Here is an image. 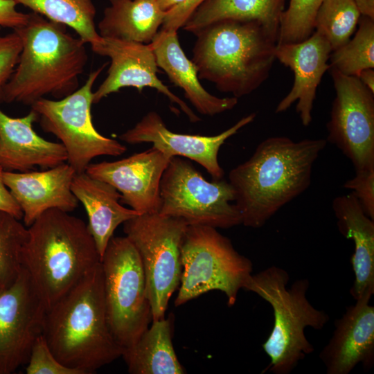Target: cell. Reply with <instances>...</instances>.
I'll list each match as a JSON object with an SVG mask.
<instances>
[{
  "instance_id": "cell-1",
  "label": "cell",
  "mask_w": 374,
  "mask_h": 374,
  "mask_svg": "<svg viewBox=\"0 0 374 374\" xmlns=\"http://www.w3.org/2000/svg\"><path fill=\"white\" fill-rule=\"evenodd\" d=\"M326 144L321 139L294 141L286 136L269 137L249 159L231 169L228 181L235 191L242 224L261 228L305 191L314 163Z\"/></svg>"
},
{
  "instance_id": "cell-2",
  "label": "cell",
  "mask_w": 374,
  "mask_h": 374,
  "mask_svg": "<svg viewBox=\"0 0 374 374\" xmlns=\"http://www.w3.org/2000/svg\"><path fill=\"white\" fill-rule=\"evenodd\" d=\"M42 335L62 364L82 374L122 356L107 322L100 262L46 310Z\"/></svg>"
},
{
  "instance_id": "cell-3",
  "label": "cell",
  "mask_w": 374,
  "mask_h": 374,
  "mask_svg": "<svg viewBox=\"0 0 374 374\" xmlns=\"http://www.w3.org/2000/svg\"><path fill=\"white\" fill-rule=\"evenodd\" d=\"M16 31L22 48L1 101L31 106L45 96L61 99L78 89L88 59L86 43L68 33L66 26L34 12Z\"/></svg>"
},
{
  "instance_id": "cell-4",
  "label": "cell",
  "mask_w": 374,
  "mask_h": 374,
  "mask_svg": "<svg viewBox=\"0 0 374 374\" xmlns=\"http://www.w3.org/2000/svg\"><path fill=\"white\" fill-rule=\"evenodd\" d=\"M100 262L87 224L69 212L48 210L28 227L21 265L46 310Z\"/></svg>"
},
{
  "instance_id": "cell-5",
  "label": "cell",
  "mask_w": 374,
  "mask_h": 374,
  "mask_svg": "<svg viewBox=\"0 0 374 374\" xmlns=\"http://www.w3.org/2000/svg\"><path fill=\"white\" fill-rule=\"evenodd\" d=\"M192 62L200 79L233 97L248 95L268 78L277 40L259 23L223 19L194 33Z\"/></svg>"
},
{
  "instance_id": "cell-6",
  "label": "cell",
  "mask_w": 374,
  "mask_h": 374,
  "mask_svg": "<svg viewBox=\"0 0 374 374\" xmlns=\"http://www.w3.org/2000/svg\"><path fill=\"white\" fill-rule=\"evenodd\" d=\"M288 272L271 266L251 274L243 290L252 292L271 307L274 325L262 347L270 359L264 371L290 374L314 347L307 339L305 329L321 330L329 321L328 314L316 309L307 298L310 283L298 279L290 287Z\"/></svg>"
},
{
  "instance_id": "cell-7",
  "label": "cell",
  "mask_w": 374,
  "mask_h": 374,
  "mask_svg": "<svg viewBox=\"0 0 374 374\" xmlns=\"http://www.w3.org/2000/svg\"><path fill=\"white\" fill-rule=\"evenodd\" d=\"M180 253L182 272L176 307L212 290L222 292L228 305L233 306L252 274L251 261L212 226L188 225Z\"/></svg>"
},
{
  "instance_id": "cell-8",
  "label": "cell",
  "mask_w": 374,
  "mask_h": 374,
  "mask_svg": "<svg viewBox=\"0 0 374 374\" xmlns=\"http://www.w3.org/2000/svg\"><path fill=\"white\" fill-rule=\"evenodd\" d=\"M109 330L123 349L133 346L152 321L139 255L126 237H112L100 259Z\"/></svg>"
},
{
  "instance_id": "cell-9",
  "label": "cell",
  "mask_w": 374,
  "mask_h": 374,
  "mask_svg": "<svg viewBox=\"0 0 374 374\" xmlns=\"http://www.w3.org/2000/svg\"><path fill=\"white\" fill-rule=\"evenodd\" d=\"M159 213L188 225L229 229L242 224L235 191L224 179L206 180L188 160L173 157L160 184Z\"/></svg>"
},
{
  "instance_id": "cell-10",
  "label": "cell",
  "mask_w": 374,
  "mask_h": 374,
  "mask_svg": "<svg viewBox=\"0 0 374 374\" xmlns=\"http://www.w3.org/2000/svg\"><path fill=\"white\" fill-rule=\"evenodd\" d=\"M187 226L180 218L159 213L139 215L123 223L125 236L142 263L152 321L165 318L169 300L180 284V247Z\"/></svg>"
},
{
  "instance_id": "cell-11",
  "label": "cell",
  "mask_w": 374,
  "mask_h": 374,
  "mask_svg": "<svg viewBox=\"0 0 374 374\" xmlns=\"http://www.w3.org/2000/svg\"><path fill=\"white\" fill-rule=\"evenodd\" d=\"M107 64L91 72L84 84L71 94L58 100L42 98L30 106L38 114L43 130L61 141L66 161L77 173L85 172L97 157H117L127 150L117 140L100 134L92 122V88Z\"/></svg>"
},
{
  "instance_id": "cell-12",
  "label": "cell",
  "mask_w": 374,
  "mask_h": 374,
  "mask_svg": "<svg viewBox=\"0 0 374 374\" xmlns=\"http://www.w3.org/2000/svg\"><path fill=\"white\" fill-rule=\"evenodd\" d=\"M335 89L326 141L351 161L355 172L374 168V93L355 76L330 69Z\"/></svg>"
},
{
  "instance_id": "cell-13",
  "label": "cell",
  "mask_w": 374,
  "mask_h": 374,
  "mask_svg": "<svg viewBox=\"0 0 374 374\" xmlns=\"http://www.w3.org/2000/svg\"><path fill=\"white\" fill-rule=\"evenodd\" d=\"M46 309L27 271L0 287V374L27 364L36 339L43 334Z\"/></svg>"
},
{
  "instance_id": "cell-14",
  "label": "cell",
  "mask_w": 374,
  "mask_h": 374,
  "mask_svg": "<svg viewBox=\"0 0 374 374\" xmlns=\"http://www.w3.org/2000/svg\"><path fill=\"white\" fill-rule=\"evenodd\" d=\"M91 48L95 53L111 60L106 78L93 93V104L124 87H134L139 92L151 87L177 104L190 122L199 121L189 106L157 77L158 66L150 44L101 37Z\"/></svg>"
},
{
  "instance_id": "cell-15",
  "label": "cell",
  "mask_w": 374,
  "mask_h": 374,
  "mask_svg": "<svg viewBox=\"0 0 374 374\" xmlns=\"http://www.w3.org/2000/svg\"><path fill=\"white\" fill-rule=\"evenodd\" d=\"M171 158L152 147L120 160L90 163L85 172L114 186L122 202L140 215L154 213L160 208L161 180Z\"/></svg>"
},
{
  "instance_id": "cell-16",
  "label": "cell",
  "mask_w": 374,
  "mask_h": 374,
  "mask_svg": "<svg viewBox=\"0 0 374 374\" xmlns=\"http://www.w3.org/2000/svg\"><path fill=\"white\" fill-rule=\"evenodd\" d=\"M250 114L235 124L214 136L184 134L170 130L156 112L146 114L132 128L119 136L130 144L151 143L152 147L170 157H185L206 169L213 179H221L224 172L218 162V152L225 141L256 118Z\"/></svg>"
},
{
  "instance_id": "cell-17",
  "label": "cell",
  "mask_w": 374,
  "mask_h": 374,
  "mask_svg": "<svg viewBox=\"0 0 374 374\" xmlns=\"http://www.w3.org/2000/svg\"><path fill=\"white\" fill-rule=\"evenodd\" d=\"M332 51L328 42L317 31L300 42L276 44V59L293 71L294 79L291 90L276 106V113L285 112L297 102L296 110L303 125L311 123L317 89L330 68L328 61Z\"/></svg>"
},
{
  "instance_id": "cell-18",
  "label": "cell",
  "mask_w": 374,
  "mask_h": 374,
  "mask_svg": "<svg viewBox=\"0 0 374 374\" xmlns=\"http://www.w3.org/2000/svg\"><path fill=\"white\" fill-rule=\"evenodd\" d=\"M366 293L336 320L328 344L319 353L327 374H348L359 363L370 369L374 363V307Z\"/></svg>"
},
{
  "instance_id": "cell-19",
  "label": "cell",
  "mask_w": 374,
  "mask_h": 374,
  "mask_svg": "<svg viewBox=\"0 0 374 374\" xmlns=\"http://www.w3.org/2000/svg\"><path fill=\"white\" fill-rule=\"evenodd\" d=\"M75 173L68 163L42 171H3V181L20 206L26 227L48 210L69 213L78 206L71 190Z\"/></svg>"
},
{
  "instance_id": "cell-20",
  "label": "cell",
  "mask_w": 374,
  "mask_h": 374,
  "mask_svg": "<svg viewBox=\"0 0 374 374\" xmlns=\"http://www.w3.org/2000/svg\"><path fill=\"white\" fill-rule=\"evenodd\" d=\"M38 114L31 109L20 118H13L0 109V165L4 170L25 172L38 166L50 168L67 161L61 143L47 141L33 130Z\"/></svg>"
},
{
  "instance_id": "cell-21",
  "label": "cell",
  "mask_w": 374,
  "mask_h": 374,
  "mask_svg": "<svg viewBox=\"0 0 374 374\" xmlns=\"http://www.w3.org/2000/svg\"><path fill=\"white\" fill-rule=\"evenodd\" d=\"M150 44L158 67L183 89L185 97L201 114L215 116L232 109L238 104L235 97L218 98L203 87L196 66L180 46L177 31L160 29Z\"/></svg>"
},
{
  "instance_id": "cell-22",
  "label": "cell",
  "mask_w": 374,
  "mask_h": 374,
  "mask_svg": "<svg viewBox=\"0 0 374 374\" xmlns=\"http://www.w3.org/2000/svg\"><path fill=\"white\" fill-rule=\"evenodd\" d=\"M332 206L339 232L355 245L350 258L355 280L350 292L356 301L366 293L374 294V220L352 193L336 197Z\"/></svg>"
},
{
  "instance_id": "cell-23",
  "label": "cell",
  "mask_w": 374,
  "mask_h": 374,
  "mask_svg": "<svg viewBox=\"0 0 374 374\" xmlns=\"http://www.w3.org/2000/svg\"><path fill=\"white\" fill-rule=\"evenodd\" d=\"M71 190L87 212V226L101 259L116 228L140 214L119 203L121 195L114 186L86 172L75 174Z\"/></svg>"
},
{
  "instance_id": "cell-24",
  "label": "cell",
  "mask_w": 374,
  "mask_h": 374,
  "mask_svg": "<svg viewBox=\"0 0 374 374\" xmlns=\"http://www.w3.org/2000/svg\"><path fill=\"white\" fill-rule=\"evenodd\" d=\"M98 23L103 37L148 44L161 26L166 12L157 0H109Z\"/></svg>"
},
{
  "instance_id": "cell-25",
  "label": "cell",
  "mask_w": 374,
  "mask_h": 374,
  "mask_svg": "<svg viewBox=\"0 0 374 374\" xmlns=\"http://www.w3.org/2000/svg\"><path fill=\"white\" fill-rule=\"evenodd\" d=\"M285 0H206L192 13L183 28L195 33L223 19L259 23L278 40Z\"/></svg>"
},
{
  "instance_id": "cell-26",
  "label": "cell",
  "mask_w": 374,
  "mask_h": 374,
  "mask_svg": "<svg viewBox=\"0 0 374 374\" xmlns=\"http://www.w3.org/2000/svg\"><path fill=\"white\" fill-rule=\"evenodd\" d=\"M172 317L152 321L132 346L123 349L122 356L131 374H183L172 344Z\"/></svg>"
},
{
  "instance_id": "cell-27",
  "label": "cell",
  "mask_w": 374,
  "mask_h": 374,
  "mask_svg": "<svg viewBox=\"0 0 374 374\" xmlns=\"http://www.w3.org/2000/svg\"><path fill=\"white\" fill-rule=\"evenodd\" d=\"M46 19L71 27L90 45L100 39L94 19L93 0H14Z\"/></svg>"
},
{
  "instance_id": "cell-28",
  "label": "cell",
  "mask_w": 374,
  "mask_h": 374,
  "mask_svg": "<svg viewBox=\"0 0 374 374\" xmlns=\"http://www.w3.org/2000/svg\"><path fill=\"white\" fill-rule=\"evenodd\" d=\"M360 17L353 0H323L315 17L314 30L335 51L350 39Z\"/></svg>"
},
{
  "instance_id": "cell-29",
  "label": "cell",
  "mask_w": 374,
  "mask_h": 374,
  "mask_svg": "<svg viewBox=\"0 0 374 374\" xmlns=\"http://www.w3.org/2000/svg\"><path fill=\"white\" fill-rule=\"evenodd\" d=\"M358 24L353 38L332 51L329 58L330 68L346 75L357 77L362 70L374 68V19L361 15Z\"/></svg>"
},
{
  "instance_id": "cell-30",
  "label": "cell",
  "mask_w": 374,
  "mask_h": 374,
  "mask_svg": "<svg viewBox=\"0 0 374 374\" xmlns=\"http://www.w3.org/2000/svg\"><path fill=\"white\" fill-rule=\"evenodd\" d=\"M28 227L12 215L0 211V285H10L19 274Z\"/></svg>"
},
{
  "instance_id": "cell-31",
  "label": "cell",
  "mask_w": 374,
  "mask_h": 374,
  "mask_svg": "<svg viewBox=\"0 0 374 374\" xmlns=\"http://www.w3.org/2000/svg\"><path fill=\"white\" fill-rule=\"evenodd\" d=\"M323 0H290L280 19L277 44L300 42L314 30V19Z\"/></svg>"
},
{
  "instance_id": "cell-32",
  "label": "cell",
  "mask_w": 374,
  "mask_h": 374,
  "mask_svg": "<svg viewBox=\"0 0 374 374\" xmlns=\"http://www.w3.org/2000/svg\"><path fill=\"white\" fill-rule=\"evenodd\" d=\"M26 372L27 374H82L62 364L51 351L43 335L33 346Z\"/></svg>"
},
{
  "instance_id": "cell-33",
  "label": "cell",
  "mask_w": 374,
  "mask_h": 374,
  "mask_svg": "<svg viewBox=\"0 0 374 374\" xmlns=\"http://www.w3.org/2000/svg\"><path fill=\"white\" fill-rule=\"evenodd\" d=\"M21 48V38L16 30L0 34V101L3 89L18 63Z\"/></svg>"
},
{
  "instance_id": "cell-34",
  "label": "cell",
  "mask_w": 374,
  "mask_h": 374,
  "mask_svg": "<svg viewBox=\"0 0 374 374\" xmlns=\"http://www.w3.org/2000/svg\"><path fill=\"white\" fill-rule=\"evenodd\" d=\"M344 188L355 195L365 213L374 220V168L355 172L347 180Z\"/></svg>"
},
{
  "instance_id": "cell-35",
  "label": "cell",
  "mask_w": 374,
  "mask_h": 374,
  "mask_svg": "<svg viewBox=\"0 0 374 374\" xmlns=\"http://www.w3.org/2000/svg\"><path fill=\"white\" fill-rule=\"evenodd\" d=\"M206 0H186L166 12L160 29L177 31L186 23L192 13Z\"/></svg>"
},
{
  "instance_id": "cell-36",
  "label": "cell",
  "mask_w": 374,
  "mask_h": 374,
  "mask_svg": "<svg viewBox=\"0 0 374 374\" xmlns=\"http://www.w3.org/2000/svg\"><path fill=\"white\" fill-rule=\"evenodd\" d=\"M17 5L14 0H0V28L16 30L27 24L29 13L19 11Z\"/></svg>"
},
{
  "instance_id": "cell-37",
  "label": "cell",
  "mask_w": 374,
  "mask_h": 374,
  "mask_svg": "<svg viewBox=\"0 0 374 374\" xmlns=\"http://www.w3.org/2000/svg\"><path fill=\"white\" fill-rule=\"evenodd\" d=\"M4 169L0 165V211L7 212L19 220L23 217L22 211L3 179Z\"/></svg>"
},
{
  "instance_id": "cell-38",
  "label": "cell",
  "mask_w": 374,
  "mask_h": 374,
  "mask_svg": "<svg viewBox=\"0 0 374 374\" xmlns=\"http://www.w3.org/2000/svg\"><path fill=\"white\" fill-rule=\"evenodd\" d=\"M361 15L374 19V0H353Z\"/></svg>"
},
{
  "instance_id": "cell-39",
  "label": "cell",
  "mask_w": 374,
  "mask_h": 374,
  "mask_svg": "<svg viewBox=\"0 0 374 374\" xmlns=\"http://www.w3.org/2000/svg\"><path fill=\"white\" fill-rule=\"evenodd\" d=\"M361 82L374 93V71L373 69L368 68L362 70L357 77Z\"/></svg>"
},
{
  "instance_id": "cell-40",
  "label": "cell",
  "mask_w": 374,
  "mask_h": 374,
  "mask_svg": "<svg viewBox=\"0 0 374 374\" xmlns=\"http://www.w3.org/2000/svg\"><path fill=\"white\" fill-rule=\"evenodd\" d=\"M157 3L161 8L165 12H168L172 8L182 3L186 0H157Z\"/></svg>"
},
{
  "instance_id": "cell-41",
  "label": "cell",
  "mask_w": 374,
  "mask_h": 374,
  "mask_svg": "<svg viewBox=\"0 0 374 374\" xmlns=\"http://www.w3.org/2000/svg\"><path fill=\"white\" fill-rule=\"evenodd\" d=\"M0 287H1V285H0Z\"/></svg>"
}]
</instances>
